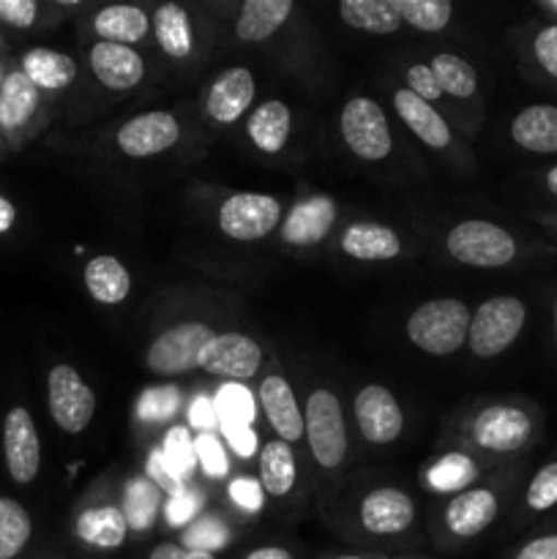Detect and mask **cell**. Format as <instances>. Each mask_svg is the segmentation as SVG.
<instances>
[{
	"label": "cell",
	"instance_id": "9",
	"mask_svg": "<svg viewBox=\"0 0 557 559\" xmlns=\"http://www.w3.org/2000/svg\"><path fill=\"white\" fill-rule=\"evenodd\" d=\"M282 218L276 197L260 191H238L218 207V227L233 240H260L273 233Z\"/></svg>",
	"mask_w": 557,
	"mask_h": 559
},
{
	"label": "cell",
	"instance_id": "1",
	"mask_svg": "<svg viewBox=\"0 0 557 559\" xmlns=\"http://www.w3.org/2000/svg\"><path fill=\"white\" fill-rule=\"evenodd\" d=\"M470 314L467 304L457 298L429 300L418 306L407 320V336L418 349L429 355H453L467 342Z\"/></svg>",
	"mask_w": 557,
	"mask_h": 559
},
{
	"label": "cell",
	"instance_id": "31",
	"mask_svg": "<svg viewBox=\"0 0 557 559\" xmlns=\"http://www.w3.org/2000/svg\"><path fill=\"white\" fill-rule=\"evenodd\" d=\"M147 14L137 5H104L93 20V27L102 36V41L112 44H131L142 41L147 36Z\"/></svg>",
	"mask_w": 557,
	"mask_h": 559
},
{
	"label": "cell",
	"instance_id": "16",
	"mask_svg": "<svg viewBox=\"0 0 557 559\" xmlns=\"http://www.w3.org/2000/svg\"><path fill=\"white\" fill-rule=\"evenodd\" d=\"M91 69L104 87L129 91L145 76V63L134 47L112 41H98L91 49Z\"/></svg>",
	"mask_w": 557,
	"mask_h": 559
},
{
	"label": "cell",
	"instance_id": "39",
	"mask_svg": "<svg viewBox=\"0 0 557 559\" xmlns=\"http://www.w3.org/2000/svg\"><path fill=\"white\" fill-rule=\"evenodd\" d=\"M218 420H235V424H249L254 420V402L244 385H224L216 399Z\"/></svg>",
	"mask_w": 557,
	"mask_h": 559
},
{
	"label": "cell",
	"instance_id": "5",
	"mask_svg": "<svg viewBox=\"0 0 557 559\" xmlns=\"http://www.w3.org/2000/svg\"><path fill=\"white\" fill-rule=\"evenodd\" d=\"M47 407L60 431L82 435L96 415V393L74 366L58 364L47 374Z\"/></svg>",
	"mask_w": 557,
	"mask_h": 559
},
{
	"label": "cell",
	"instance_id": "7",
	"mask_svg": "<svg viewBox=\"0 0 557 559\" xmlns=\"http://www.w3.org/2000/svg\"><path fill=\"white\" fill-rule=\"evenodd\" d=\"M342 134L349 151L364 162H382L391 153V129L377 102L355 96L342 109Z\"/></svg>",
	"mask_w": 557,
	"mask_h": 559
},
{
	"label": "cell",
	"instance_id": "48",
	"mask_svg": "<svg viewBox=\"0 0 557 559\" xmlns=\"http://www.w3.org/2000/svg\"><path fill=\"white\" fill-rule=\"evenodd\" d=\"M229 497H233V500L238 502L244 511H249V513L262 511V486H260V480L235 478L233 484H229Z\"/></svg>",
	"mask_w": 557,
	"mask_h": 559
},
{
	"label": "cell",
	"instance_id": "36",
	"mask_svg": "<svg viewBox=\"0 0 557 559\" xmlns=\"http://www.w3.org/2000/svg\"><path fill=\"white\" fill-rule=\"evenodd\" d=\"M158 502H162V495H158L156 486L147 480H134L126 489V508L123 516L129 522V530H137V533H145V530L153 527L158 513Z\"/></svg>",
	"mask_w": 557,
	"mask_h": 559
},
{
	"label": "cell",
	"instance_id": "40",
	"mask_svg": "<svg viewBox=\"0 0 557 559\" xmlns=\"http://www.w3.org/2000/svg\"><path fill=\"white\" fill-rule=\"evenodd\" d=\"M180 404L178 388H151L140 396L137 402V415L142 420H151V424H158V420L173 418L175 409Z\"/></svg>",
	"mask_w": 557,
	"mask_h": 559
},
{
	"label": "cell",
	"instance_id": "56",
	"mask_svg": "<svg viewBox=\"0 0 557 559\" xmlns=\"http://www.w3.org/2000/svg\"><path fill=\"white\" fill-rule=\"evenodd\" d=\"M546 189L557 197V167H552L549 175H546Z\"/></svg>",
	"mask_w": 557,
	"mask_h": 559
},
{
	"label": "cell",
	"instance_id": "42",
	"mask_svg": "<svg viewBox=\"0 0 557 559\" xmlns=\"http://www.w3.org/2000/svg\"><path fill=\"white\" fill-rule=\"evenodd\" d=\"M164 462L173 469L178 478H183L191 467H194L197 456L194 448H191L189 437H186V429H173V435L167 437V445H164Z\"/></svg>",
	"mask_w": 557,
	"mask_h": 559
},
{
	"label": "cell",
	"instance_id": "20",
	"mask_svg": "<svg viewBox=\"0 0 557 559\" xmlns=\"http://www.w3.org/2000/svg\"><path fill=\"white\" fill-rule=\"evenodd\" d=\"M497 516V497L489 489H470L453 497L446 511V527L457 538H475Z\"/></svg>",
	"mask_w": 557,
	"mask_h": 559
},
{
	"label": "cell",
	"instance_id": "19",
	"mask_svg": "<svg viewBox=\"0 0 557 559\" xmlns=\"http://www.w3.org/2000/svg\"><path fill=\"white\" fill-rule=\"evenodd\" d=\"M336 222V202L331 197H309L289 211L282 224V238L293 246L320 243Z\"/></svg>",
	"mask_w": 557,
	"mask_h": 559
},
{
	"label": "cell",
	"instance_id": "51",
	"mask_svg": "<svg viewBox=\"0 0 557 559\" xmlns=\"http://www.w3.org/2000/svg\"><path fill=\"white\" fill-rule=\"evenodd\" d=\"M216 420H218L216 404H213L208 396H200L194 404H191V426H197L202 435H208V431L216 426Z\"/></svg>",
	"mask_w": 557,
	"mask_h": 559
},
{
	"label": "cell",
	"instance_id": "10",
	"mask_svg": "<svg viewBox=\"0 0 557 559\" xmlns=\"http://www.w3.org/2000/svg\"><path fill=\"white\" fill-rule=\"evenodd\" d=\"M262 349L244 333H216L200 353V369L213 377L249 380L260 371Z\"/></svg>",
	"mask_w": 557,
	"mask_h": 559
},
{
	"label": "cell",
	"instance_id": "28",
	"mask_svg": "<svg viewBox=\"0 0 557 559\" xmlns=\"http://www.w3.org/2000/svg\"><path fill=\"white\" fill-rule=\"evenodd\" d=\"M293 129V115H289L284 102H265L251 112L246 131L249 140L260 147L262 153H278L289 140Z\"/></svg>",
	"mask_w": 557,
	"mask_h": 559
},
{
	"label": "cell",
	"instance_id": "37",
	"mask_svg": "<svg viewBox=\"0 0 557 559\" xmlns=\"http://www.w3.org/2000/svg\"><path fill=\"white\" fill-rule=\"evenodd\" d=\"M402 22H410L415 31L440 33L446 31L453 16V5L448 0H396Z\"/></svg>",
	"mask_w": 557,
	"mask_h": 559
},
{
	"label": "cell",
	"instance_id": "34",
	"mask_svg": "<svg viewBox=\"0 0 557 559\" xmlns=\"http://www.w3.org/2000/svg\"><path fill=\"white\" fill-rule=\"evenodd\" d=\"M431 71H435L440 91L451 93L453 98H470L475 93V87H478V74L459 55L440 52L431 60Z\"/></svg>",
	"mask_w": 557,
	"mask_h": 559
},
{
	"label": "cell",
	"instance_id": "22",
	"mask_svg": "<svg viewBox=\"0 0 557 559\" xmlns=\"http://www.w3.org/2000/svg\"><path fill=\"white\" fill-rule=\"evenodd\" d=\"M342 251L360 262H386L402 254V240L391 227L375 222H355L344 229Z\"/></svg>",
	"mask_w": 557,
	"mask_h": 559
},
{
	"label": "cell",
	"instance_id": "4",
	"mask_svg": "<svg viewBox=\"0 0 557 559\" xmlns=\"http://www.w3.org/2000/svg\"><path fill=\"white\" fill-rule=\"evenodd\" d=\"M448 251L457 262L470 267H502L517 257V240L497 224L467 218L448 233Z\"/></svg>",
	"mask_w": 557,
	"mask_h": 559
},
{
	"label": "cell",
	"instance_id": "27",
	"mask_svg": "<svg viewBox=\"0 0 557 559\" xmlns=\"http://www.w3.org/2000/svg\"><path fill=\"white\" fill-rule=\"evenodd\" d=\"M85 287L98 304L118 306L129 298L131 276L123 262L115 260V257H93L85 265Z\"/></svg>",
	"mask_w": 557,
	"mask_h": 559
},
{
	"label": "cell",
	"instance_id": "44",
	"mask_svg": "<svg viewBox=\"0 0 557 559\" xmlns=\"http://www.w3.org/2000/svg\"><path fill=\"white\" fill-rule=\"evenodd\" d=\"M200 508H202V500L197 491L180 489L175 491L173 500L167 502V513H164V516H167L169 527H183V524H189L191 519L200 513Z\"/></svg>",
	"mask_w": 557,
	"mask_h": 559
},
{
	"label": "cell",
	"instance_id": "30",
	"mask_svg": "<svg viewBox=\"0 0 557 559\" xmlns=\"http://www.w3.org/2000/svg\"><path fill=\"white\" fill-rule=\"evenodd\" d=\"M153 33H156V41L169 58L183 60L189 58L191 49H194V33H191V20L186 14L183 5L178 3H164L158 5L156 14H153Z\"/></svg>",
	"mask_w": 557,
	"mask_h": 559
},
{
	"label": "cell",
	"instance_id": "21",
	"mask_svg": "<svg viewBox=\"0 0 557 559\" xmlns=\"http://www.w3.org/2000/svg\"><path fill=\"white\" fill-rule=\"evenodd\" d=\"M393 107H396L402 123L418 136L424 145L429 147H448L451 145V129L442 120V115L437 109H431L429 102L418 98L415 93H410L407 87L393 93Z\"/></svg>",
	"mask_w": 557,
	"mask_h": 559
},
{
	"label": "cell",
	"instance_id": "53",
	"mask_svg": "<svg viewBox=\"0 0 557 559\" xmlns=\"http://www.w3.org/2000/svg\"><path fill=\"white\" fill-rule=\"evenodd\" d=\"M147 559H216V555H205V551L186 549L183 544H158L156 549L147 555Z\"/></svg>",
	"mask_w": 557,
	"mask_h": 559
},
{
	"label": "cell",
	"instance_id": "15",
	"mask_svg": "<svg viewBox=\"0 0 557 559\" xmlns=\"http://www.w3.org/2000/svg\"><path fill=\"white\" fill-rule=\"evenodd\" d=\"M38 107H42V91L20 69H11L0 87V134L14 140L27 131Z\"/></svg>",
	"mask_w": 557,
	"mask_h": 559
},
{
	"label": "cell",
	"instance_id": "41",
	"mask_svg": "<svg viewBox=\"0 0 557 559\" xmlns=\"http://www.w3.org/2000/svg\"><path fill=\"white\" fill-rule=\"evenodd\" d=\"M528 506L533 511H549L557 506V462L541 467L535 478L530 480Z\"/></svg>",
	"mask_w": 557,
	"mask_h": 559
},
{
	"label": "cell",
	"instance_id": "49",
	"mask_svg": "<svg viewBox=\"0 0 557 559\" xmlns=\"http://www.w3.org/2000/svg\"><path fill=\"white\" fill-rule=\"evenodd\" d=\"M224 437L229 440V445L235 448L238 456H251L257 451V437L251 431L249 424H235V420H222Z\"/></svg>",
	"mask_w": 557,
	"mask_h": 559
},
{
	"label": "cell",
	"instance_id": "17",
	"mask_svg": "<svg viewBox=\"0 0 557 559\" xmlns=\"http://www.w3.org/2000/svg\"><path fill=\"white\" fill-rule=\"evenodd\" d=\"M254 102V76L244 66L227 69L208 91L205 109L216 123H235Z\"/></svg>",
	"mask_w": 557,
	"mask_h": 559
},
{
	"label": "cell",
	"instance_id": "43",
	"mask_svg": "<svg viewBox=\"0 0 557 559\" xmlns=\"http://www.w3.org/2000/svg\"><path fill=\"white\" fill-rule=\"evenodd\" d=\"M38 3L36 0H0V25L27 31L36 25Z\"/></svg>",
	"mask_w": 557,
	"mask_h": 559
},
{
	"label": "cell",
	"instance_id": "46",
	"mask_svg": "<svg viewBox=\"0 0 557 559\" xmlns=\"http://www.w3.org/2000/svg\"><path fill=\"white\" fill-rule=\"evenodd\" d=\"M407 91L415 93L418 98H424V102H437V98L442 96L440 85H437V76L435 71H431V66L426 63H415L407 69Z\"/></svg>",
	"mask_w": 557,
	"mask_h": 559
},
{
	"label": "cell",
	"instance_id": "32",
	"mask_svg": "<svg viewBox=\"0 0 557 559\" xmlns=\"http://www.w3.org/2000/svg\"><path fill=\"white\" fill-rule=\"evenodd\" d=\"M298 467H295V453L287 442L273 440L260 453V486L262 491L273 497H284L293 491Z\"/></svg>",
	"mask_w": 557,
	"mask_h": 559
},
{
	"label": "cell",
	"instance_id": "18",
	"mask_svg": "<svg viewBox=\"0 0 557 559\" xmlns=\"http://www.w3.org/2000/svg\"><path fill=\"white\" fill-rule=\"evenodd\" d=\"M260 404L271 429L278 435V440L289 445V442L304 437V415H300L293 388H289V382L284 377L271 374L262 380Z\"/></svg>",
	"mask_w": 557,
	"mask_h": 559
},
{
	"label": "cell",
	"instance_id": "58",
	"mask_svg": "<svg viewBox=\"0 0 557 559\" xmlns=\"http://www.w3.org/2000/svg\"><path fill=\"white\" fill-rule=\"evenodd\" d=\"M336 559H366V557H358V555H344V557H336Z\"/></svg>",
	"mask_w": 557,
	"mask_h": 559
},
{
	"label": "cell",
	"instance_id": "35",
	"mask_svg": "<svg viewBox=\"0 0 557 559\" xmlns=\"http://www.w3.org/2000/svg\"><path fill=\"white\" fill-rule=\"evenodd\" d=\"M475 478H478V467H475L473 459L464 456V453H448V456H442L440 462L426 473V484L435 491H440V495L467 489Z\"/></svg>",
	"mask_w": 557,
	"mask_h": 559
},
{
	"label": "cell",
	"instance_id": "6",
	"mask_svg": "<svg viewBox=\"0 0 557 559\" xmlns=\"http://www.w3.org/2000/svg\"><path fill=\"white\" fill-rule=\"evenodd\" d=\"M216 336L213 328L202 322H183V325L167 328L162 336L153 338L147 349V369L158 377H178L197 369L200 353L205 344Z\"/></svg>",
	"mask_w": 557,
	"mask_h": 559
},
{
	"label": "cell",
	"instance_id": "14",
	"mask_svg": "<svg viewBox=\"0 0 557 559\" xmlns=\"http://www.w3.org/2000/svg\"><path fill=\"white\" fill-rule=\"evenodd\" d=\"M413 519V500L399 489H375L360 502V524L366 533L380 535V538L404 533L410 530Z\"/></svg>",
	"mask_w": 557,
	"mask_h": 559
},
{
	"label": "cell",
	"instance_id": "45",
	"mask_svg": "<svg viewBox=\"0 0 557 559\" xmlns=\"http://www.w3.org/2000/svg\"><path fill=\"white\" fill-rule=\"evenodd\" d=\"M194 456H197V462L205 467V473L213 475V478H218V475L227 473V456H224V448L216 437L202 435L194 445Z\"/></svg>",
	"mask_w": 557,
	"mask_h": 559
},
{
	"label": "cell",
	"instance_id": "54",
	"mask_svg": "<svg viewBox=\"0 0 557 559\" xmlns=\"http://www.w3.org/2000/svg\"><path fill=\"white\" fill-rule=\"evenodd\" d=\"M16 224V205L5 194H0V238L9 235Z\"/></svg>",
	"mask_w": 557,
	"mask_h": 559
},
{
	"label": "cell",
	"instance_id": "12",
	"mask_svg": "<svg viewBox=\"0 0 557 559\" xmlns=\"http://www.w3.org/2000/svg\"><path fill=\"white\" fill-rule=\"evenodd\" d=\"M180 126L169 112H145L120 126L118 147L131 158L158 156L178 142Z\"/></svg>",
	"mask_w": 557,
	"mask_h": 559
},
{
	"label": "cell",
	"instance_id": "59",
	"mask_svg": "<svg viewBox=\"0 0 557 559\" xmlns=\"http://www.w3.org/2000/svg\"><path fill=\"white\" fill-rule=\"evenodd\" d=\"M555 338H557V300H555Z\"/></svg>",
	"mask_w": 557,
	"mask_h": 559
},
{
	"label": "cell",
	"instance_id": "11",
	"mask_svg": "<svg viewBox=\"0 0 557 559\" xmlns=\"http://www.w3.org/2000/svg\"><path fill=\"white\" fill-rule=\"evenodd\" d=\"M355 420L364 440L375 445H388L404 429V415L393 393L382 385H366L355 396Z\"/></svg>",
	"mask_w": 557,
	"mask_h": 559
},
{
	"label": "cell",
	"instance_id": "55",
	"mask_svg": "<svg viewBox=\"0 0 557 559\" xmlns=\"http://www.w3.org/2000/svg\"><path fill=\"white\" fill-rule=\"evenodd\" d=\"M246 559H295L287 549L282 546H262V549H254L246 555Z\"/></svg>",
	"mask_w": 557,
	"mask_h": 559
},
{
	"label": "cell",
	"instance_id": "2",
	"mask_svg": "<svg viewBox=\"0 0 557 559\" xmlns=\"http://www.w3.org/2000/svg\"><path fill=\"white\" fill-rule=\"evenodd\" d=\"M528 309L519 298L511 295H497V298L484 300L470 322L467 344L478 358H497L506 353L522 333Z\"/></svg>",
	"mask_w": 557,
	"mask_h": 559
},
{
	"label": "cell",
	"instance_id": "3",
	"mask_svg": "<svg viewBox=\"0 0 557 559\" xmlns=\"http://www.w3.org/2000/svg\"><path fill=\"white\" fill-rule=\"evenodd\" d=\"M304 431L311 456L322 469H333L347 456V429H344L342 404L331 391L320 388L306 399Z\"/></svg>",
	"mask_w": 557,
	"mask_h": 559
},
{
	"label": "cell",
	"instance_id": "8",
	"mask_svg": "<svg viewBox=\"0 0 557 559\" xmlns=\"http://www.w3.org/2000/svg\"><path fill=\"white\" fill-rule=\"evenodd\" d=\"M3 462L16 486H27L42 473V440L31 409L16 404L3 418Z\"/></svg>",
	"mask_w": 557,
	"mask_h": 559
},
{
	"label": "cell",
	"instance_id": "57",
	"mask_svg": "<svg viewBox=\"0 0 557 559\" xmlns=\"http://www.w3.org/2000/svg\"><path fill=\"white\" fill-rule=\"evenodd\" d=\"M5 74H9V71H5V66L0 63V87H3V80H5Z\"/></svg>",
	"mask_w": 557,
	"mask_h": 559
},
{
	"label": "cell",
	"instance_id": "38",
	"mask_svg": "<svg viewBox=\"0 0 557 559\" xmlns=\"http://www.w3.org/2000/svg\"><path fill=\"white\" fill-rule=\"evenodd\" d=\"M229 540H233V533H229L227 524L222 519H197L191 527L183 530V546L194 551H205V555H216V551L227 549Z\"/></svg>",
	"mask_w": 557,
	"mask_h": 559
},
{
	"label": "cell",
	"instance_id": "25",
	"mask_svg": "<svg viewBox=\"0 0 557 559\" xmlns=\"http://www.w3.org/2000/svg\"><path fill=\"white\" fill-rule=\"evenodd\" d=\"M20 71L38 91H63L74 82L76 63L71 55L58 52V49L33 47L22 55Z\"/></svg>",
	"mask_w": 557,
	"mask_h": 559
},
{
	"label": "cell",
	"instance_id": "29",
	"mask_svg": "<svg viewBox=\"0 0 557 559\" xmlns=\"http://www.w3.org/2000/svg\"><path fill=\"white\" fill-rule=\"evenodd\" d=\"M339 14L355 31L377 33V36L396 33L404 25L396 0H344L339 5Z\"/></svg>",
	"mask_w": 557,
	"mask_h": 559
},
{
	"label": "cell",
	"instance_id": "24",
	"mask_svg": "<svg viewBox=\"0 0 557 559\" xmlns=\"http://www.w3.org/2000/svg\"><path fill=\"white\" fill-rule=\"evenodd\" d=\"M511 136L530 153H557V107L533 104L513 118Z\"/></svg>",
	"mask_w": 557,
	"mask_h": 559
},
{
	"label": "cell",
	"instance_id": "47",
	"mask_svg": "<svg viewBox=\"0 0 557 559\" xmlns=\"http://www.w3.org/2000/svg\"><path fill=\"white\" fill-rule=\"evenodd\" d=\"M533 52H535V60L544 66L546 74H552L557 80V25L544 27V31L535 36Z\"/></svg>",
	"mask_w": 557,
	"mask_h": 559
},
{
	"label": "cell",
	"instance_id": "50",
	"mask_svg": "<svg viewBox=\"0 0 557 559\" xmlns=\"http://www.w3.org/2000/svg\"><path fill=\"white\" fill-rule=\"evenodd\" d=\"M513 559H557V535H541L517 551Z\"/></svg>",
	"mask_w": 557,
	"mask_h": 559
},
{
	"label": "cell",
	"instance_id": "13",
	"mask_svg": "<svg viewBox=\"0 0 557 559\" xmlns=\"http://www.w3.org/2000/svg\"><path fill=\"white\" fill-rule=\"evenodd\" d=\"M533 435V424L517 407H489L473 424V440L484 451L513 453L528 445Z\"/></svg>",
	"mask_w": 557,
	"mask_h": 559
},
{
	"label": "cell",
	"instance_id": "23",
	"mask_svg": "<svg viewBox=\"0 0 557 559\" xmlns=\"http://www.w3.org/2000/svg\"><path fill=\"white\" fill-rule=\"evenodd\" d=\"M129 522L115 506L87 508L76 516V538L96 551H115L126 544Z\"/></svg>",
	"mask_w": 557,
	"mask_h": 559
},
{
	"label": "cell",
	"instance_id": "52",
	"mask_svg": "<svg viewBox=\"0 0 557 559\" xmlns=\"http://www.w3.org/2000/svg\"><path fill=\"white\" fill-rule=\"evenodd\" d=\"M147 475H151L153 480H158V484L164 486V489H169L175 495V491H180L183 489V484H180V478L178 475L173 473V469L167 467V462H164V453L162 451H156L153 453V459H151V467H147Z\"/></svg>",
	"mask_w": 557,
	"mask_h": 559
},
{
	"label": "cell",
	"instance_id": "33",
	"mask_svg": "<svg viewBox=\"0 0 557 559\" xmlns=\"http://www.w3.org/2000/svg\"><path fill=\"white\" fill-rule=\"evenodd\" d=\"M31 540V513L14 497H0V559H22Z\"/></svg>",
	"mask_w": 557,
	"mask_h": 559
},
{
	"label": "cell",
	"instance_id": "26",
	"mask_svg": "<svg viewBox=\"0 0 557 559\" xmlns=\"http://www.w3.org/2000/svg\"><path fill=\"white\" fill-rule=\"evenodd\" d=\"M289 14H293V0H246L240 5L235 33L240 41H265L284 25Z\"/></svg>",
	"mask_w": 557,
	"mask_h": 559
}]
</instances>
